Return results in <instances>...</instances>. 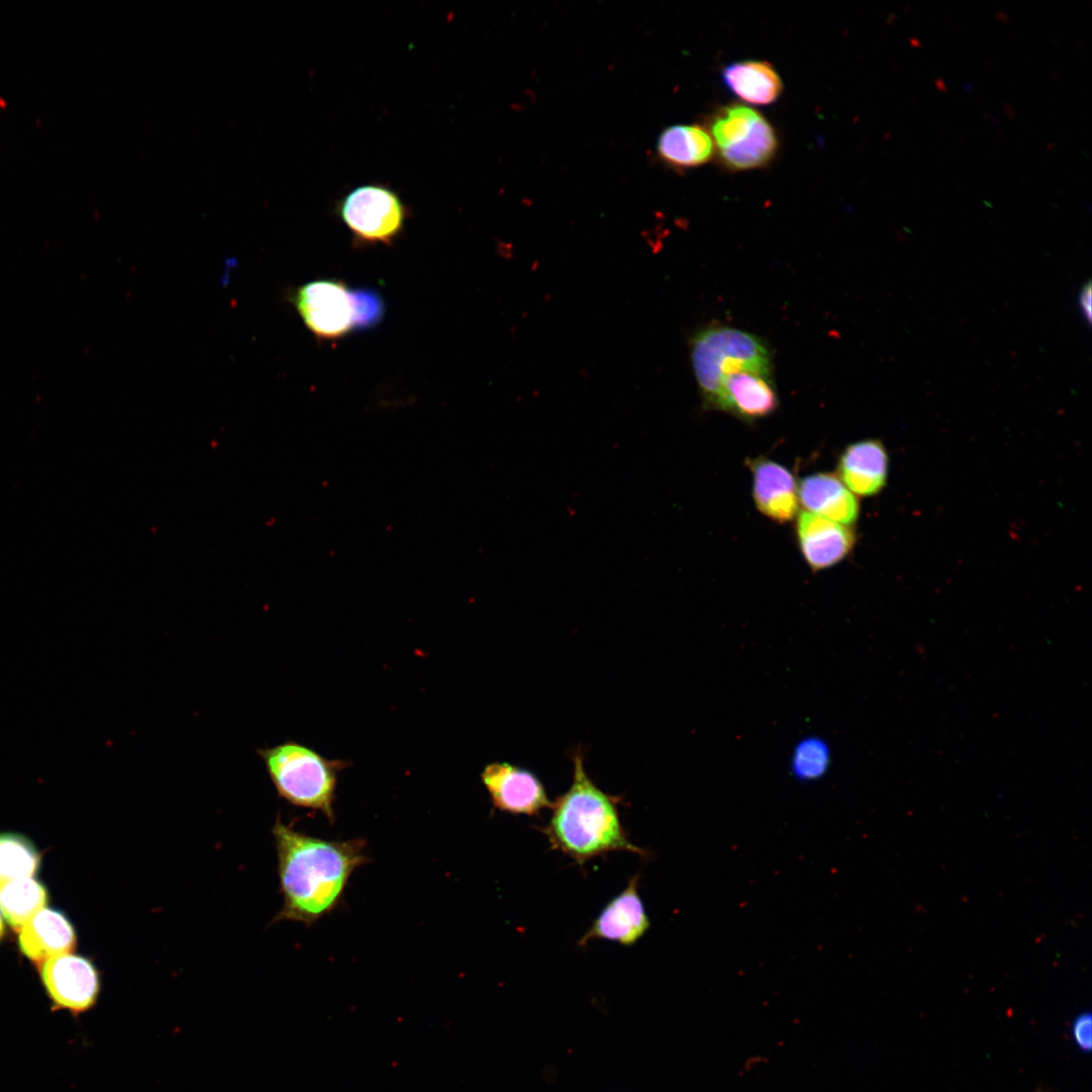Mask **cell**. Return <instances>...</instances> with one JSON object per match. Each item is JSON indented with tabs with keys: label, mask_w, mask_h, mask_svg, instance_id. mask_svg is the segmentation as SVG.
Segmentation results:
<instances>
[{
	"label": "cell",
	"mask_w": 1092,
	"mask_h": 1092,
	"mask_svg": "<svg viewBox=\"0 0 1092 1092\" xmlns=\"http://www.w3.org/2000/svg\"><path fill=\"white\" fill-rule=\"evenodd\" d=\"M257 752L281 798L292 805L321 811L334 821L338 774L349 762L326 758L293 740L260 748Z\"/></svg>",
	"instance_id": "obj_3"
},
{
	"label": "cell",
	"mask_w": 1092,
	"mask_h": 1092,
	"mask_svg": "<svg viewBox=\"0 0 1092 1092\" xmlns=\"http://www.w3.org/2000/svg\"><path fill=\"white\" fill-rule=\"evenodd\" d=\"M721 78L733 94L750 104H770L783 91L781 77L771 65L762 61L728 64L723 68Z\"/></svg>",
	"instance_id": "obj_17"
},
{
	"label": "cell",
	"mask_w": 1092,
	"mask_h": 1092,
	"mask_svg": "<svg viewBox=\"0 0 1092 1092\" xmlns=\"http://www.w3.org/2000/svg\"><path fill=\"white\" fill-rule=\"evenodd\" d=\"M291 302L318 340H339L354 330L351 290L340 280L307 282L291 294Z\"/></svg>",
	"instance_id": "obj_6"
},
{
	"label": "cell",
	"mask_w": 1092,
	"mask_h": 1092,
	"mask_svg": "<svg viewBox=\"0 0 1092 1092\" xmlns=\"http://www.w3.org/2000/svg\"><path fill=\"white\" fill-rule=\"evenodd\" d=\"M354 330L366 331L380 324L384 316L385 305L381 295L370 288L351 290Z\"/></svg>",
	"instance_id": "obj_23"
},
{
	"label": "cell",
	"mask_w": 1092,
	"mask_h": 1092,
	"mask_svg": "<svg viewBox=\"0 0 1092 1092\" xmlns=\"http://www.w3.org/2000/svg\"><path fill=\"white\" fill-rule=\"evenodd\" d=\"M18 942L27 958L42 964L71 951L76 943V934L63 913L43 908L20 929Z\"/></svg>",
	"instance_id": "obj_15"
},
{
	"label": "cell",
	"mask_w": 1092,
	"mask_h": 1092,
	"mask_svg": "<svg viewBox=\"0 0 1092 1092\" xmlns=\"http://www.w3.org/2000/svg\"><path fill=\"white\" fill-rule=\"evenodd\" d=\"M40 978L57 1008L80 1014L97 1001L99 975L84 957L66 953L50 959L40 964Z\"/></svg>",
	"instance_id": "obj_7"
},
{
	"label": "cell",
	"mask_w": 1092,
	"mask_h": 1092,
	"mask_svg": "<svg viewBox=\"0 0 1092 1092\" xmlns=\"http://www.w3.org/2000/svg\"><path fill=\"white\" fill-rule=\"evenodd\" d=\"M1071 1036L1074 1043L1083 1052H1089L1091 1048V1015L1082 1013L1078 1015L1071 1025Z\"/></svg>",
	"instance_id": "obj_24"
},
{
	"label": "cell",
	"mask_w": 1092,
	"mask_h": 1092,
	"mask_svg": "<svg viewBox=\"0 0 1092 1092\" xmlns=\"http://www.w3.org/2000/svg\"><path fill=\"white\" fill-rule=\"evenodd\" d=\"M691 362L704 403L712 408L727 374L741 369L770 374L771 369L769 352L758 337L726 326L709 327L694 336Z\"/></svg>",
	"instance_id": "obj_4"
},
{
	"label": "cell",
	"mask_w": 1092,
	"mask_h": 1092,
	"mask_svg": "<svg viewBox=\"0 0 1092 1092\" xmlns=\"http://www.w3.org/2000/svg\"><path fill=\"white\" fill-rule=\"evenodd\" d=\"M480 779L493 807L502 812L533 816L552 806L540 779L511 762L488 763Z\"/></svg>",
	"instance_id": "obj_8"
},
{
	"label": "cell",
	"mask_w": 1092,
	"mask_h": 1092,
	"mask_svg": "<svg viewBox=\"0 0 1092 1092\" xmlns=\"http://www.w3.org/2000/svg\"><path fill=\"white\" fill-rule=\"evenodd\" d=\"M572 781L565 793L552 802L549 822L539 828L551 848L574 859L578 864L612 851L647 853L629 839L618 811L620 799L592 780L584 767L583 754L572 755Z\"/></svg>",
	"instance_id": "obj_2"
},
{
	"label": "cell",
	"mask_w": 1092,
	"mask_h": 1092,
	"mask_svg": "<svg viewBox=\"0 0 1092 1092\" xmlns=\"http://www.w3.org/2000/svg\"><path fill=\"white\" fill-rule=\"evenodd\" d=\"M779 147L771 124L761 116L751 134L737 147L718 152L721 162L730 170H752L766 165Z\"/></svg>",
	"instance_id": "obj_19"
},
{
	"label": "cell",
	"mask_w": 1092,
	"mask_h": 1092,
	"mask_svg": "<svg viewBox=\"0 0 1092 1092\" xmlns=\"http://www.w3.org/2000/svg\"><path fill=\"white\" fill-rule=\"evenodd\" d=\"M3 932H4V926H3V922H2V918H1V914H0V938L3 935Z\"/></svg>",
	"instance_id": "obj_28"
},
{
	"label": "cell",
	"mask_w": 1092,
	"mask_h": 1092,
	"mask_svg": "<svg viewBox=\"0 0 1092 1092\" xmlns=\"http://www.w3.org/2000/svg\"><path fill=\"white\" fill-rule=\"evenodd\" d=\"M639 875L599 913L578 941L585 946L593 939H605L625 946L635 944L650 928V920L638 893Z\"/></svg>",
	"instance_id": "obj_9"
},
{
	"label": "cell",
	"mask_w": 1092,
	"mask_h": 1092,
	"mask_svg": "<svg viewBox=\"0 0 1092 1092\" xmlns=\"http://www.w3.org/2000/svg\"><path fill=\"white\" fill-rule=\"evenodd\" d=\"M39 857L26 837L0 833V889L14 880L32 878L39 868Z\"/></svg>",
	"instance_id": "obj_22"
},
{
	"label": "cell",
	"mask_w": 1092,
	"mask_h": 1092,
	"mask_svg": "<svg viewBox=\"0 0 1092 1092\" xmlns=\"http://www.w3.org/2000/svg\"><path fill=\"white\" fill-rule=\"evenodd\" d=\"M796 534L802 555L814 571L839 563L856 540L851 527L805 511L797 515Z\"/></svg>",
	"instance_id": "obj_10"
},
{
	"label": "cell",
	"mask_w": 1092,
	"mask_h": 1092,
	"mask_svg": "<svg viewBox=\"0 0 1092 1092\" xmlns=\"http://www.w3.org/2000/svg\"><path fill=\"white\" fill-rule=\"evenodd\" d=\"M832 750L827 740L818 735L801 737L793 746L789 759L791 777L800 783H812L824 778L830 769Z\"/></svg>",
	"instance_id": "obj_20"
},
{
	"label": "cell",
	"mask_w": 1092,
	"mask_h": 1092,
	"mask_svg": "<svg viewBox=\"0 0 1092 1092\" xmlns=\"http://www.w3.org/2000/svg\"><path fill=\"white\" fill-rule=\"evenodd\" d=\"M889 457L879 440H862L848 445L841 453L837 472L842 483L859 496L879 493L887 482Z\"/></svg>",
	"instance_id": "obj_13"
},
{
	"label": "cell",
	"mask_w": 1092,
	"mask_h": 1092,
	"mask_svg": "<svg viewBox=\"0 0 1092 1092\" xmlns=\"http://www.w3.org/2000/svg\"><path fill=\"white\" fill-rule=\"evenodd\" d=\"M909 41H910V43H911L912 46H920V44H921V42L919 41V39H918V38H916V37H911V38L909 39Z\"/></svg>",
	"instance_id": "obj_27"
},
{
	"label": "cell",
	"mask_w": 1092,
	"mask_h": 1092,
	"mask_svg": "<svg viewBox=\"0 0 1092 1092\" xmlns=\"http://www.w3.org/2000/svg\"><path fill=\"white\" fill-rule=\"evenodd\" d=\"M1080 307L1088 323L1091 321V284L1087 282L1080 292Z\"/></svg>",
	"instance_id": "obj_25"
},
{
	"label": "cell",
	"mask_w": 1092,
	"mask_h": 1092,
	"mask_svg": "<svg viewBox=\"0 0 1092 1092\" xmlns=\"http://www.w3.org/2000/svg\"><path fill=\"white\" fill-rule=\"evenodd\" d=\"M935 83H936V86L938 87V89H940V90H942V91H945V90H946V88H945V85H944V83H943V81H942V79H941V78H937V79L935 80Z\"/></svg>",
	"instance_id": "obj_26"
},
{
	"label": "cell",
	"mask_w": 1092,
	"mask_h": 1092,
	"mask_svg": "<svg viewBox=\"0 0 1092 1092\" xmlns=\"http://www.w3.org/2000/svg\"><path fill=\"white\" fill-rule=\"evenodd\" d=\"M714 153L710 133L699 124H673L657 138V157L675 169H690L709 162Z\"/></svg>",
	"instance_id": "obj_16"
},
{
	"label": "cell",
	"mask_w": 1092,
	"mask_h": 1092,
	"mask_svg": "<svg viewBox=\"0 0 1092 1092\" xmlns=\"http://www.w3.org/2000/svg\"><path fill=\"white\" fill-rule=\"evenodd\" d=\"M752 473V497L756 509L776 523L791 522L798 515V485L785 466L757 457L747 461Z\"/></svg>",
	"instance_id": "obj_11"
},
{
	"label": "cell",
	"mask_w": 1092,
	"mask_h": 1092,
	"mask_svg": "<svg viewBox=\"0 0 1092 1092\" xmlns=\"http://www.w3.org/2000/svg\"><path fill=\"white\" fill-rule=\"evenodd\" d=\"M273 834L283 906L275 921L311 924L338 904L352 873L367 861L365 841L326 840L277 818Z\"/></svg>",
	"instance_id": "obj_1"
},
{
	"label": "cell",
	"mask_w": 1092,
	"mask_h": 1092,
	"mask_svg": "<svg viewBox=\"0 0 1092 1092\" xmlns=\"http://www.w3.org/2000/svg\"><path fill=\"white\" fill-rule=\"evenodd\" d=\"M778 406L779 397L769 374L741 369L723 378L715 410L752 421L769 416Z\"/></svg>",
	"instance_id": "obj_12"
},
{
	"label": "cell",
	"mask_w": 1092,
	"mask_h": 1092,
	"mask_svg": "<svg viewBox=\"0 0 1092 1092\" xmlns=\"http://www.w3.org/2000/svg\"><path fill=\"white\" fill-rule=\"evenodd\" d=\"M48 902L46 887L33 878L14 880L0 889V908L6 922L15 930L20 929Z\"/></svg>",
	"instance_id": "obj_18"
},
{
	"label": "cell",
	"mask_w": 1092,
	"mask_h": 1092,
	"mask_svg": "<svg viewBox=\"0 0 1092 1092\" xmlns=\"http://www.w3.org/2000/svg\"><path fill=\"white\" fill-rule=\"evenodd\" d=\"M336 212L356 243L386 246L402 234L410 215L398 193L381 183L353 188L337 202Z\"/></svg>",
	"instance_id": "obj_5"
},
{
	"label": "cell",
	"mask_w": 1092,
	"mask_h": 1092,
	"mask_svg": "<svg viewBox=\"0 0 1092 1092\" xmlns=\"http://www.w3.org/2000/svg\"><path fill=\"white\" fill-rule=\"evenodd\" d=\"M798 497L809 513L850 526L859 514L856 496L830 472L805 476L798 486Z\"/></svg>",
	"instance_id": "obj_14"
},
{
	"label": "cell",
	"mask_w": 1092,
	"mask_h": 1092,
	"mask_svg": "<svg viewBox=\"0 0 1092 1092\" xmlns=\"http://www.w3.org/2000/svg\"><path fill=\"white\" fill-rule=\"evenodd\" d=\"M761 117L758 111L741 104L720 108L710 122V135L718 152L743 143Z\"/></svg>",
	"instance_id": "obj_21"
}]
</instances>
